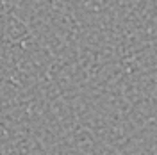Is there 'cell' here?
I'll return each instance as SVG.
<instances>
[]
</instances>
